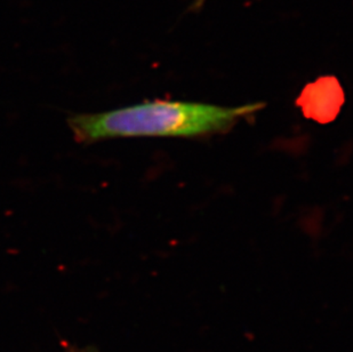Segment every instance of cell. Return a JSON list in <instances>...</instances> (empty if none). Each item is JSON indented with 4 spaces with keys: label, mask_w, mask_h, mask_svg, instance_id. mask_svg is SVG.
<instances>
[{
    "label": "cell",
    "mask_w": 353,
    "mask_h": 352,
    "mask_svg": "<svg viewBox=\"0 0 353 352\" xmlns=\"http://www.w3.org/2000/svg\"><path fill=\"white\" fill-rule=\"evenodd\" d=\"M264 104L221 106L187 101L152 100L67 119L76 142L92 144L128 137H200L225 133Z\"/></svg>",
    "instance_id": "obj_1"
},
{
    "label": "cell",
    "mask_w": 353,
    "mask_h": 352,
    "mask_svg": "<svg viewBox=\"0 0 353 352\" xmlns=\"http://www.w3.org/2000/svg\"><path fill=\"white\" fill-rule=\"evenodd\" d=\"M203 3H205V0H194L192 6H191V10H199L200 7L203 6Z\"/></svg>",
    "instance_id": "obj_2"
}]
</instances>
